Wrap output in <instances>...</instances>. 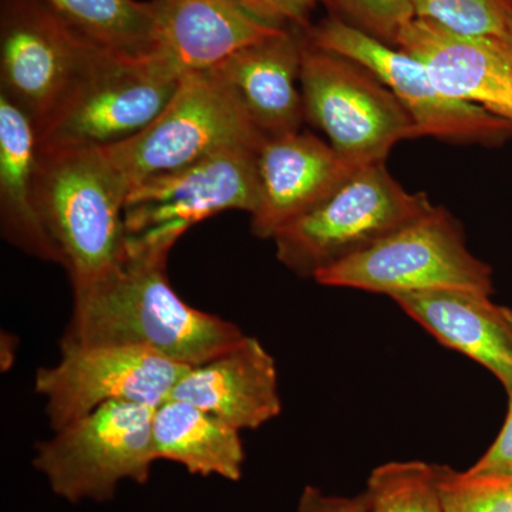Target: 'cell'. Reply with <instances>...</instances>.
Segmentation results:
<instances>
[{"label": "cell", "mask_w": 512, "mask_h": 512, "mask_svg": "<svg viewBox=\"0 0 512 512\" xmlns=\"http://www.w3.org/2000/svg\"><path fill=\"white\" fill-rule=\"evenodd\" d=\"M313 279L319 285L382 293L392 299L436 289L493 293L490 266L471 254L463 228L440 207Z\"/></svg>", "instance_id": "7"}, {"label": "cell", "mask_w": 512, "mask_h": 512, "mask_svg": "<svg viewBox=\"0 0 512 512\" xmlns=\"http://www.w3.org/2000/svg\"><path fill=\"white\" fill-rule=\"evenodd\" d=\"M303 40L305 30L289 25L212 69L237 93L266 137L301 131L305 121L301 92Z\"/></svg>", "instance_id": "17"}, {"label": "cell", "mask_w": 512, "mask_h": 512, "mask_svg": "<svg viewBox=\"0 0 512 512\" xmlns=\"http://www.w3.org/2000/svg\"><path fill=\"white\" fill-rule=\"evenodd\" d=\"M414 19L451 32L500 39L512 16V0H410Z\"/></svg>", "instance_id": "23"}, {"label": "cell", "mask_w": 512, "mask_h": 512, "mask_svg": "<svg viewBox=\"0 0 512 512\" xmlns=\"http://www.w3.org/2000/svg\"><path fill=\"white\" fill-rule=\"evenodd\" d=\"M444 512H512V477L474 476L434 466Z\"/></svg>", "instance_id": "24"}, {"label": "cell", "mask_w": 512, "mask_h": 512, "mask_svg": "<svg viewBox=\"0 0 512 512\" xmlns=\"http://www.w3.org/2000/svg\"><path fill=\"white\" fill-rule=\"evenodd\" d=\"M259 148H231L134 185L127 194V245L170 252L188 229L225 211L254 212Z\"/></svg>", "instance_id": "10"}, {"label": "cell", "mask_w": 512, "mask_h": 512, "mask_svg": "<svg viewBox=\"0 0 512 512\" xmlns=\"http://www.w3.org/2000/svg\"><path fill=\"white\" fill-rule=\"evenodd\" d=\"M39 136L33 121L0 94V225L13 247L60 265L36 195Z\"/></svg>", "instance_id": "19"}, {"label": "cell", "mask_w": 512, "mask_h": 512, "mask_svg": "<svg viewBox=\"0 0 512 512\" xmlns=\"http://www.w3.org/2000/svg\"><path fill=\"white\" fill-rule=\"evenodd\" d=\"M101 50L43 0H0V94L33 121L37 136Z\"/></svg>", "instance_id": "9"}, {"label": "cell", "mask_w": 512, "mask_h": 512, "mask_svg": "<svg viewBox=\"0 0 512 512\" xmlns=\"http://www.w3.org/2000/svg\"><path fill=\"white\" fill-rule=\"evenodd\" d=\"M301 92L305 120L352 167L384 163L400 141L419 137L410 114L375 74L312 45L306 33Z\"/></svg>", "instance_id": "6"}, {"label": "cell", "mask_w": 512, "mask_h": 512, "mask_svg": "<svg viewBox=\"0 0 512 512\" xmlns=\"http://www.w3.org/2000/svg\"><path fill=\"white\" fill-rule=\"evenodd\" d=\"M94 45L126 57L154 53L153 0H43Z\"/></svg>", "instance_id": "21"}, {"label": "cell", "mask_w": 512, "mask_h": 512, "mask_svg": "<svg viewBox=\"0 0 512 512\" xmlns=\"http://www.w3.org/2000/svg\"><path fill=\"white\" fill-rule=\"evenodd\" d=\"M170 399L194 404L239 431L259 429L282 412L274 357L247 335L208 362L190 367Z\"/></svg>", "instance_id": "16"}, {"label": "cell", "mask_w": 512, "mask_h": 512, "mask_svg": "<svg viewBox=\"0 0 512 512\" xmlns=\"http://www.w3.org/2000/svg\"><path fill=\"white\" fill-rule=\"evenodd\" d=\"M490 296L468 289H436L396 296L393 301L441 345L490 370L508 392L512 389V311Z\"/></svg>", "instance_id": "18"}, {"label": "cell", "mask_w": 512, "mask_h": 512, "mask_svg": "<svg viewBox=\"0 0 512 512\" xmlns=\"http://www.w3.org/2000/svg\"><path fill=\"white\" fill-rule=\"evenodd\" d=\"M298 512H370L366 494L336 497L316 487H306L299 500Z\"/></svg>", "instance_id": "28"}, {"label": "cell", "mask_w": 512, "mask_h": 512, "mask_svg": "<svg viewBox=\"0 0 512 512\" xmlns=\"http://www.w3.org/2000/svg\"><path fill=\"white\" fill-rule=\"evenodd\" d=\"M394 46L419 59L447 96L512 124V63L500 39L460 35L413 19Z\"/></svg>", "instance_id": "15"}, {"label": "cell", "mask_w": 512, "mask_h": 512, "mask_svg": "<svg viewBox=\"0 0 512 512\" xmlns=\"http://www.w3.org/2000/svg\"><path fill=\"white\" fill-rule=\"evenodd\" d=\"M507 394L508 412L503 429L484 456L468 468L474 476L512 477V389Z\"/></svg>", "instance_id": "26"}, {"label": "cell", "mask_w": 512, "mask_h": 512, "mask_svg": "<svg viewBox=\"0 0 512 512\" xmlns=\"http://www.w3.org/2000/svg\"><path fill=\"white\" fill-rule=\"evenodd\" d=\"M500 42L503 43L508 59H510L512 63V16L510 20H508L507 29H505L504 35L500 37Z\"/></svg>", "instance_id": "29"}, {"label": "cell", "mask_w": 512, "mask_h": 512, "mask_svg": "<svg viewBox=\"0 0 512 512\" xmlns=\"http://www.w3.org/2000/svg\"><path fill=\"white\" fill-rule=\"evenodd\" d=\"M357 170L311 133L266 137L258 153V202L251 214L255 237L274 239Z\"/></svg>", "instance_id": "14"}, {"label": "cell", "mask_w": 512, "mask_h": 512, "mask_svg": "<svg viewBox=\"0 0 512 512\" xmlns=\"http://www.w3.org/2000/svg\"><path fill=\"white\" fill-rule=\"evenodd\" d=\"M421 192L404 190L386 164L359 168L326 200L282 228L272 241L293 274L318 272L373 247L433 208Z\"/></svg>", "instance_id": "3"}, {"label": "cell", "mask_w": 512, "mask_h": 512, "mask_svg": "<svg viewBox=\"0 0 512 512\" xmlns=\"http://www.w3.org/2000/svg\"><path fill=\"white\" fill-rule=\"evenodd\" d=\"M332 16L349 26L396 45L397 36L414 19L410 0H323Z\"/></svg>", "instance_id": "25"}, {"label": "cell", "mask_w": 512, "mask_h": 512, "mask_svg": "<svg viewBox=\"0 0 512 512\" xmlns=\"http://www.w3.org/2000/svg\"><path fill=\"white\" fill-rule=\"evenodd\" d=\"M237 93L215 70L187 74L163 113L136 137L103 147L128 188L231 148H261Z\"/></svg>", "instance_id": "4"}, {"label": "cell", "mask_w": 512, "mask_h": 512, "mask_svg": "<svg viewBox=\"0 0 512 512\" xmlns=\"http://www.w3.org/2000/svg\"><path fill=\"white\" fill-rule=\"evenodd\" d=\"M128 191L104 148L39 146L37 208L73 293L99 282L126 256Z\"/></svg>", "instance_id": "2"}, {"label": "cell", "mask_w": 512, "mask_h": 512, "mask_svg": "<svg viewBox=\"0 0 512 512\" xmlns=\"http://www.w3.org/2000/svg\"><path fill=\"white\" fill-rule=\"evenodd\" d=\"M255 8L272 19L298 26L303 30L311 28V13L323 0H249Z\"/></svg>", "instance_id": "27"}, {"label": "cell", "mask_w": 512, "mask_h": 512, "mask_svg": "<svg viewBox=\"0 0 512 512\" xmlns=\"http://www.w3.org/2000/svg\"><path fill=\"white\" fill-rule=\"evenodd\" d=\"M170 252L131 247L99 282L73 293L62 342L136 346L187 367L232 348L245 333L235 323L188 305L167 276Z\"/></svg>", "instance_id": "1"}, {"label": "cell", "mask_w": 512, "mask_h": 512, "mask_svg": "<svg viewBox=\"0 0 512 512\" xmlns=\"http://www.w3.org/2000/svg\"><path fill=\"white\" fill-rule=\"evenodd\" d=\"M183 77L156 56L101 50L39 134L40 147L116 146L146 130L173 100Z\"/></svg>", "instance_id": "8"}, {"label": "cell", "mask_w": 512, "mask_h": 512, "mask_svg": "<svg viewBox=\"0 0 512 512\" xmlns=\"http://www.w3.org/2000/svg\"><path fill=\"white\" fill-rule=\"evenodd\" d=\"M153 440L157 460L180 464L192 476L241 480V431L194 404L168 399L156 407Z\"/></svg>", "instance_id": "20"}, {"label": "cell", "mask_w": 512, "mask_h": 512, "mask_svg": "<svg viewBox=\"0 0 512 512\" xmlns=\"http://www.w3.org/2000/svg\"><path fill=\"white\" fill-rule=\"evenodd\" d=\"M370 512H444L434 466L393 461L375 468L367 481Z\"/></svg>", "instance_id": "22"}, {"label": "cell", "mask_w": 512, "mask_h": 512, "mask_svg": "<svg viewBox=\"0 0 512 512\" xmlns=\"http://www.w3.org/2000/svg\"><path fill=\"white\" fill-rule=\"evenodd\" d=\"M154 53L178 76L207 72L286 28L249 0H153Z\"/></svg>", "instance_id": "13"}, {"label": "cell", "mask_w": 512, "mask_h": 512, "mask_svg": "<svg viewBox=\"0 0 512 512\" xmlns=\"http://www.w3.org/2000/svg\"><path fill=\"white\" fill-rule=\"evenodd\" d=\"M309 42L362 64L403 104L419 137L497 146L512 137V124L474 104L441 92L419 59L330 15L305 30Z\"/></svg>", "instance_id": "11"}, {"label": "cell", "mask_w": 512, "mask_h": 512, "mask_svg": "<svg viewBox=\"0 0 512 512\" xmlns=\"http://www.w3.org/2000/svg\"><path fill=\"white\" fill-rule=\"evenodd\" d=\"M60 346L59 362L37 370L35 377L53 431L110 402L156 409L170 399L175 384L190 369L136 346L69 342Z\"/></svg>", "instance_id": "12"}, {"label": "cell", "mask_w": 512, "mask_h": 512, "mask_svg": "<svg viewBox=\"0 0 512 512\" xmlns=\"http://www.w3.org/2000/svg\"><path fill=\"white\" fill-rule=\"evenodd\" d=\"M154 407L110 402L36 444L33 466L69 503L109 501L123 481L146 484L156 463Z\"/></svg>", "instance_id": "5"}]
</instances>
